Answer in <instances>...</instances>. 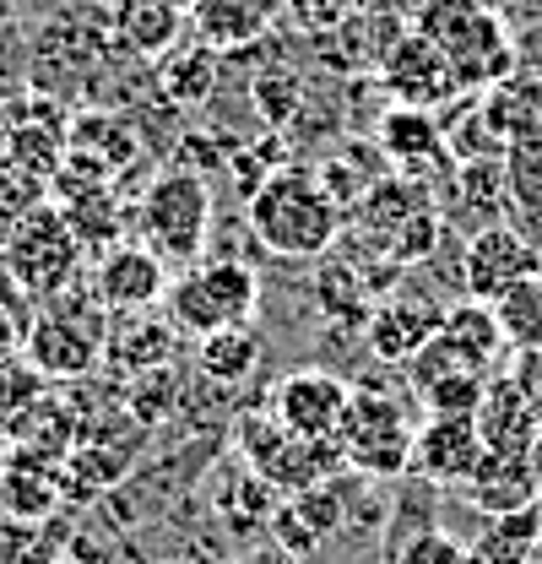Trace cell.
<instances>
[{
	"label": "cell",
	"mask_w": 542,
	"mask_h": 564,
	"mask_svg": "<svg viewBox=\"0 0 542 564\" xmlns=\"http://www.w3.org/2000/svg\"><path fill=\"white\" fill-rule=\"evenodd\" d=\"M245 228H250V239L267 250L271 261H299L304 267V261H326L342 245L347 212L326 191L321 169L282 163L245 202Z\"/></svg>",
	"instance_id": "obj_1"
},
{
	"label": "cell",
	"mask_w": 542,
	"mask_h": 564,
	"mask_svg": "<svg viewBox=\"0 0 542 564\" xmlns=\"http://www.w3.org/2000/svg\"><path fill=\"white\" fill-rule=\"evenodd\" d=\"M104 337H109V310L98 304L93 282L82 278L66 293L33 304L22 326V358L33 364V375L55 386H76L104 369Z\"/></svg>",
	"instance_id": "obj_2"
},
{
	"label": "cell",
	"mask_w": 542,
	"mask_h": 564,
	"mask_svg": "<svg viewBox=\"0 0 542 564\" xmlns=\"http://www.w3.org/2000/svg\"><path fill=\"white\" fill-rule=\"evenodd\" d=\"M412 28L440 44V55L451 61L456 82H462V93H488L521 66L516 33L505 28V17L488 0H423Z\"/></svg>",
	"instance_id": "obj_3"
},
{
	"label": "cell",
	"mask_w": 542,
	"mask_h": 564,
	"mask_svg": "<svg viewBox=\"0 0 542 564\" xmlns=\"http://www.w3.org/2000/svg\"><path fill=\"white\" fill-rule=\"evenodd\" d=\"M136 239L147 250H158L174 272L196 267L212 245V223H217V202H212V180L174 163L163 174L147 180L141 202H136Z\"/></svg>",
	"instance_id": "obj_4"
},
{
	"label": "cell",
	"mask_w": 542,
	"mask_h": 564,
	"mask_svg": "<svg viewBox=\"0 0 542 564\" xmlns=\"http://www.w3.org/2000/svg\"><path fill=\"white\" fill-rule=\"evenodd\" d=\"M412 440H418V419L402 391H380L369 380H353V402L342 413L337 451L347 473L391 484L412 473Z\"/></svg>",
	"instance_id": "obj_5"
},
{
	"label": "cell",
	"mask_w": 542,
	"mask_h": 564,
	"mask_svg": "<svg viewBox=\"0 0 542 564\" xmlns=\"http://www.w3.org/2000/svg\"><path fill=\"white\" fill-rule=\"evenodd\" d=\"M163 310L180 326V337H191V343L206 332H223V326H250L256 310H261V272L239 256L206 250L196 267L174 272Z\"/></svg>",
	"instance_id": "obj_6"
},
{
	"label": "cell",
	"mask_w": 542,
	"mask_h": 564,
	"mask_svg": "<svg viewBox=\"0 0 542 564\" xmlns=\"http://www.w3.org/2000/svg\"><path fill=\"white\" fill-rule=\"evenodd\" d=\"M234 456L282 494H304L315 484H332L337 473H347L337 440H304L293 429H282V419L271 408H250V413H234Z\"/></svg>",
	"instance_id": "obj_7"
},
{
	"label": "cell",
	"mask_w": 542,
	"mask_h": 564,
	"mask_svg": "<svg viewBox=\"0 0 542 564\" xmlns=\"http://www.w3.org/2000/svg\"><path fill=\"white\" fill-rule=\"evenodd\" d=\"M82 261H87V250L76 245L66 212L55 207V202L28 212V217L6 234V245H0V267H6L11 288H17L28 304H44V299L66 293L71 282H82Z\"/></svg>",
	"instance_id": "obj_8"
},
{
	"label": "cell",
	"mask_w": 542,
	"mask_h": 564,
	"mask_svg": "<svg viewBox=\"0 0 542 564\" xmlns=\"http://www.w3.org/2000/svg\"><path fill=\"white\" fill-rule=\"evenodd\" d=\"M115 33L87 28L76 17H55L39 33H28V87L50 93V98H71L82 87H93L104 76Z\"/></svg>",
	"instance_id": "obj_9"
},
{
	"label": "cell",
	"mask_w": 542,
	"mask_h": 564,
	"mask_svg": "<svg viewBox=\"0 0 542 564\" xmlns=\"http://www.w3.org/2000/svg\"><path fill=\"white\" fill-rule=\"evenodd\" d=\"M538 245L516 228V223H488L477 228L462 250V293L483 299V304H499L510 288H521L527 278H538Z\"/></svg>",
	"instance_id": "obj_10"
},
{
	"label": "cell",
	"mask_w": 542,
	"mask_h": 564,
	"mask_svg": "<svg viewBox=\"0 0 542 564\" xmlns=\"http://www.w3.org/2000/svg\"><path fill=\"white\" fill-rule=\"evenodd\" d=\"M93 293L109 315H136V310H158L169 299V282H174V267L147 250L141 239H120L109 245L98 261H93Z\"/></svg>",
	"instance_id": "obj_11"
},
{
	"label": "cell",
	"mask_w": 542,
	"mask_h": 564,
	"mask_svg": "<svg viewBox=\"0 0 542 564\" xmlns=\"http://www.w3.org/2000/svg\"><path fill=\"white\" fill-rule=\"evenodd\" d=\"M380 87L402 109H440V104H456L462 98V82H456L451 61L418 28L402 33L397 44H386V55H380Z\"/></svg>",
	"instance_id": "obj_12"
},
{
	"label": "cell",
	"mask_w": 542,
	"mask_h": 564,
	"mask_svg": "<svg viewBox=\"0 0 542 564\" xmlns=\"http://www.w3.org/2000/svg\"><path fill=\"white\" fill-rule=\"evenodd\" d=\"M347 402H353V380H342L332 369H293L267 397V408L282 419V429H293L304 440H337Z\"/></svg>",
	"instance_id": "obj_13"
},
{
	"label": "cell",
	"mask_w": 542,
	"mask_h": 564,
	"mask_svg": "<svg viewBox=\"0 0 542 564\" xmlns=\"http://www.w3.org/2000/svg\"><path fill=\"white\" fill-rule=\"evenodd\" d=\"M483 456H488V445L477 434V419H429L418 423L406 478H418L429 489H467V478L477 473Z\"/></svg>",
	"instance_id": "obj_14"
},
{
	"label": "cell",
	"mask_w": 542,
	"mask_h": 564,
	"mask_svg": "<svg viewBox=\"0 0 542 564\" xmlns=\"http://www.w3.org/2000/svg\"><path fill=\"white\" fill-rule=\"evenodd\" d=\"M440 326H445V304L418 299V293H386V299H375V310L364 321V348H369L375 364H397L402 369Z\"/></svg>",
	"instance_id": "obj_15"
},
{
	"label": "cell",
	"mask_w": 542,
	"mask_h": 564,
	"mask_svg": "<svg viewBox=\"0 0 542 564\" xmlns=\"http://www.w3.org/2000/svg\"><path fill=\"white\" fill-rule=\"evenodd\" d=\"M82 423H87V413L76 408V397H50V391H39V397L11 419V429H6V451H11V456H28V462L66 467Z\"/></svg>",
	"instance_id": "obj_16"
},
{
	"label": "cell",
	"mask_w": 542,
	"mask_h": 564,
	"mask_svg": "<svg viewBox=\"0 0 542 564\" xmlns=\"http://www.w3.org/2000/svg\"><path fill=\"white\" fill-rule=\"evenodd\" d=\"M66 147L76 158L98 163L109 180L131 174L136 163L147 158V141L136 131L131 115L109 109V104H87V109H71V131H66Z\"/></svg>",
	"instance_id": "obj_17"
},
{
	"label": "cell",
	"mask_w": 542,
	"mask_h": 564,
	"mask_svg": "<svg viewBox=\"0 0 542 564\" xmlns=\"http://www.w3.org/2000/svg\"><path fill=\"white\" fill-rule=\"evenodd\" d=\"M174 337L180 326L158 310H136V315H109V337H104V375H115L120 386L141 375V369H158V364H174Z\"/></svg>",
	"instance_id": "obj_18"
},
{
	"label": "cell",
	"mask_w": 542,
	"mask_h": 564,
	"mask_svg": "<svg viewBox=\"0 0 542 564\" xmlns=\"http://www.w3.org/2000/svg\"><path fill=\"white\" fill-rule=\"evenodd\" d=\"M477 434L488 451H532L542 434V408L516 375H488L483 408H477Z\"/></svg>",
	"instance_id": "obj_19"
},
{
	"label": "cell",
	"mask_w": 542,
	"mask_h": 564,
	"mask_svg": "<svg viewBox=\"0 0 542 564\" xmlns=\"http://www.w3.org/2000/svg\"><path fill=\"white\" fill-rule=\"evenodd\" d=\"M191 28V11L174 6V0H115L109 6V33L115 44L136 55V61H163Z\"/></svg>",
	"instance_id": "obj_20"
},
{
	"label": "cell",
	"mask_w": 542,
	"mask_h": 564,
	"mask_svg": "<svg viewBox=\"0 0 542 564\" xmlns=\"http://www.w3.org/2000/svg\"><path fill=\"white\" fill-rule=\"evenodd\" d=\"M462 494H467V505H473L477 516H510V510L542 505L532 451H488Z\"/></svg>",
	"instance_id": "obj_21"
},
{
	"label": "cell",
	"mask_w": 542,
	"mask_h": 564,
	"mask_svg": "<svg viewBox=\"0 0 542 564\" xmlns=\"http://www.w3.org/2000/svg\"><path fill=\"white\" fill-rule=\"evenodd\" d=\"M66 467H50V462H28V456H11L6 451V467H0V516L11 521H55L61 505H66Z\"/></svg>",
	"instance_id": "obj_22"
},
{
	"label": "cell",
	"mask_w": 542,
	"mask_h": 564,
	"mask_svg": "<svg viewBox=\"0 0 542 564\" xmlns=\"http://www.w3.org/2000/svg\"><path fill=\"white\" fill-rule=\"evenodd\" d=\"M375 147L397 163V169H423V163H451L445 152V126L434 120V109H402L391 104L375 126Z\"/></svg>",
	"instance_id": "obj_23"
},
{
	"label": "cell",
	"mask_w": 542,
	"mask_h": 564,
	"mask_svg": "<svg viewBox=\"0 0 542 564\" xmlns=\"http://www.w3.org/2000/svg\"><path fill=\"white\" fill-rule=\"evenodd\" d=\"M261 352H267V337L256 326H223V332L196 337V369H202L206 386L245 391L261 369Z\"/></svg>",
	"instance_id": "obj_24"
},
{
	"label": "cell",
	"mask_w": 542,
	"mask_h": 564,
	"mask_svg": "<svg viewBox=\"0 0 542 564\" xmlns=\"http://www.w3.org/2000/svg\"><path fill=\"white\" fill-rule=\"evenodd\" d=\"M440 337L462 352L477 375H499L505 348H510V343H505V326H499V315H494V304L467 299V293H462L456 304H445V326H440Z\"/></svg>",
	"instance_id": "obj_25"
},
{
	"label": "cell",
	"mask_w": 542,
	"mask_h": 564,
	"mask_svg": "<svg viewBox=\"0 0 542 564\" xmlns=\"http://www.w3.org/2000/svg\"><path fill=\"white\" fill-rule=\"evenodd\" d=\"M271 22V0H196L191 6V28L206 50L228 55V50H245L267 33Z\"/></svg>",
	"instance_id": "obj_26"
},
{
	"label": "cell",
	"mask_w": 542,
	"mask_h": 564,
	"mask_svg": "<svg viewBox=\"0 0 542 564\" xmlns=\"http://www.w3.org/2000/svg\"><path fill=\"white\" fill-rule=\"evenodd\" d=\"M152 82L174 109H196L217 93V50H206L202 39H180L163 61H152Z\"/></svg>",
	"instance_id": "obj_27"
},
{
	"label": "cell",
	"mask_w": 542,
	"mask_h": 564,
	"mask_svg": "<svg viewBox=\"0 0 542 564\" xmlns=\"http://www.w3.org/2000/svg\"><path fill=\"white\" fill-rule=\"evenodd\" d=\"M477 98H483V115H488V126L499 131L505 147L542 137V82L538 76H521L516 70V76H505L499 87H488Z\"/></svg>",
	"instance_id": "obj_28"
},
{
	"label": "cell",
	"mask_w": 542,
	"mask_h": 564,
	"mask_svg": "<svg viewBox=\"0 0 542 564\" xmlns=\"http://www.w3.org/2000/svg\"><path fill=\"white\" fill-rule=\"evenodd\" d=\"M542 543V505L510 510V516H483L473 538L477 564H527V554Z\"/></svg>",
	"instance_id": "obj_29"
},
{
	"label": "cell",
	"mask_w": 542,
	"mask_h": 564,
	"mask_svg": "<svg viewBox=\"0 0 542 564\" xmlns=\"http://www.w3.org/2000/svg\"><path fill=\"white\" fill-rule=\"evenodd\" d=\"M61 207V202H55ZM66 223L71 234H76V245L87 250V261H98L109 245H120V234H126V207H120V185H109V191H93V196H76L66 202Z\"/></svg>",
	"instance_id": "obj_30"
},
{
	"label": "cell",
	"mask_w": 542,
	"mask_h": 564,
	"mask_svg": "<svg viewBox=\"0 0 542 564\" xmlns=\"http://www.w3.org/2000/svg\"><path fill=\"white\" fill-rule=\"evenodd\" d=\"M120 408H126L136 423H147V429H163V423L185 408V380H180V369H174V364H158V369L131 375L126 391H120Z\"/></svg>",
	"instance_id": "obj_31"
},
{
	"label": "cell",
	"mask_w": 542,
	"mask_h": 564,
	"mask_svg": "<svg viewBox=\"0 0 542 564\" xmlns=\"http://www.w3.org/2000/svg\"><path fill=\"white\" fill-rule=\"evenodd\" d=\"M499 326H505V343L516 352H538L542 348V272L527 278L521 288H510L499 304H494Z\"/></svg>",
	"instance_id": "obj_32"
},
{
	"label": "cell",
	"mask_w": 542,
	"mask_h": 564,
	"mask_svg": "<svg viewBox=\"0 0 542 564\" xmlns=\"http://www.w3.org/2000/svg\"><path fill=\"white\" fill-rule=\"evenodd\" d=\"M61 549H66V527L61 521H11L0 516V564H61Z\"/></svg>",
	"instance_id": "obj_33"
},
{
	"label": "cell",
	"mask_w": 542,
	"mask_h": 564,
	"mask_svg": "<svg viewBox=\"0 0 542 564\" xmlns=\"http://www.w3.org/2000/svg\"><path fill=\"white\" fill-rule=\"evenodd\" d=\"M483 391H488V375L456 369V375H440L434 386H423V391H418V402H423V413H429V419H477Z\"/></svg>",
	"instance_id": "obj_34"
},
{
	"label": "cell",
	"mask_w": 542,
	"mask_h": 564,
	"mask_svg": "<svg viewBox=\"0 0 542 564\" xmlns=\"http://www.w3.org/2000/svg\"><path fill=\"white\" fill-rule=\"evenodd\" d=\"M391 564H473V543L456 538L451 527H418L391 543Z\"/></svg>",
	"instance_id": "obj_35"
},
{
	"label": "cell",
	"mask_w": 542,
	"mask_h": 564,
	"mask_svg": "<svg viewBox=\"0 0 542 564\" xmlns=\"http://www.w3.org/2000/svg\"><path fill=\"white\" fill-rule=\"evenodd\" d=\"M505 180H510V207L542 223V137L505 147Z\"/></svg>",
	"instance_id": "obj_36"
},
{
	"label": "cell",
	"mask_w": 542,
	"mask_h": 564,
	"mask_svg": "<svg viewBox=\"0 0 542 564\" xmlns=\"http://www.w3.org/2000/svg\"><path fill=\"white\" fill-rule=\"evenodd\" d=\"M44 202H50V185L0 158V245H6V234H11L28 212H39Z\"/></svg>",
	"instance_id": "obj_37"
},
{
	"label": "cell",
	"mask_w": 542,
	"mask_h": 564,
	"mask_svg": "<svg viewBox=\"0 0 542 564\" xmlns=\"http://www.w3.org/2000/svg\"><path fill=\"white\" fill-rule=\"evenodd\" d=\"M39 380L44 375H33V364L17 352V358H0V440H6V429H11V419L39 397Z\"/></svg>",
	"instance_id": "obj_38"
},
{
	"label": "cell",
	"mask_w": 542,
	"mask_h": 564,
	"mask_svg": "<svg viewBox=\"0 0 542 564\" xmlns=\"http://www.w3.org/2000/svg\"><path fill=\"white\" fill-rule=\"evenodd\" d=\"M28 93V33L17 17H0V98L17 104Z\"/></svg>",
	"instance_id": "obj_39"
},
{
	"label": "cell",
	"mask_w": 542,
	"mask_h": 564,
	"mask_svg": "<svg viewBox=\"0 0 542 564\" xmlns=\"http://www.w3.org/2000/svg\"><path fill=\"white\" fill-rule=\"evenodd\" d=\"M510 375H516V380H521V386L532 391V402L542 408V348H538V352H521V364H516Z\"/></svg>",
	"instance_id": "obj_40"
},
{
	"label": "cell",
	"mask_w": 542,
	"mask_h": 564,
	"mask_svg": "<svg viewBox=\"0 0 542 564\" xmlns=\"http://www.w3.org/2000/svg\"><path fill=\"white\" fill-rule=\"evenodd\" d=\"M234 564H304V560H293L288 549H277V543H267V549H250V554H239Z\"/></svg>",
	"instance_id": "obj_41"
},
{
	"label": "cell",
	"mask_w": 542,
	"mask_h": 564,
	"mask_svg": "<svg viewBox=\"0 0 542 564\" xmlns=\"http://www.w3.org/2000/svg\"><path fill=\"white\" fill-rule=\"evenodd\" d=\"M11 126H17V115H11V104L0 98V158H6V147H11Z\"/></svg>",
	"instance_id": "obj_42"
},
{
	"label": "cell",
	"mask_w": 542,
	"mask_h": 564,
	"mask_svg": "<svg viewBox=\"0 0 542 564\" xmlns=\"http://www.w3.org/2000/svg\"><path fill=\"white\" fill-rule=\"evenodd\" d=\"M532 467H538V484H542V434H538V445H532Z\"/></svg>",
	"instance_id": "obj_43"
},
{
	"label": "cell",
	"mask_w": 542,
	"mask_h": 564,
	"mask_svg": "<svg viewBox=\"0 0 542 564\" xmlns=\"http://www.w3.org/2000/svg\"><path fill=\"white\" fill-rule=\"evenodd\" d=\"M527 564H542V543H538V549H532V554H527Z\"/></svg>",
	"instance_id": "obj_44"
},
{
	"label": "cell",
	"mask_w": 542,
	"mask_h": 564,
	"mask_svg": "<svg viewBox=\"0 0 542 564\" xmlns=\"http://www.w3.org/2000/svg\"><path fill=\"white\" fill-rule=\"evenodd\" d=\"M174 6H185V11H191V6H196V0H174Z\"/></svg>",
	"instance_id": "obj_45"
},
{
	"label": "cell",
	"mask_w": 542,
	"mask_h": 564,
	"mask_svg": "<svg viewBox=\"0 0 542 564\" xmlns=\"http://www.w3.org/2000/svg\"><path fill=\"white\" fill-rule=\"evenodd\" d=\"M527 6H532V11H542V0H527Z\"/></svg>",
	"instance_id": "obj_46"
},
{
	"label": "cell",
	"mask_w": 542,
	"mask_h": 564,
	"mask_svg": "<svg viewBox=\"0 0 542 564\" xmlns=\"http://www.w3.org/2000/svg\"><path fill=\"white\" fill-rule=\"evenodd\" d=\"M0 467H6V462H0Z\"/></svg>",
	"instance_id": "obj_47"
}]
</instances>
